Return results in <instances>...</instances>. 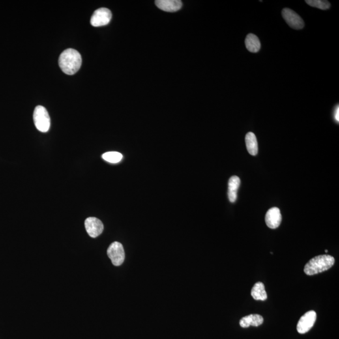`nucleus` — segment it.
<instances>
[{"label":"nucleus","mask_w":339,"mask_h":339,"mask_svg":"<svg viewBox=\"0 0 339 339\" xmlns=\"http://www.w3.org/2000/svg\"><path fill=\"white\" fill-rule=\"evenodd\" d=\"M241 180L237 176H233L228 182V197L231 203H235L237 197V190L239 189Z\"/></svg>","instance_id":"obj_11"},{"label":"nucleus","mask_w":339,"mask_h":339,"mask_svg":"<svg viewBox=\"0 0 339 339\" xmlns=\"http://www.w3.org/2000/svg\"><path fill=\"white\" fill-rule=\"evenodd\" d=\"M245 141L247 150L251 155L256 156L258 152V146L256 136L252 132L246 134Z\"/></svg>","instance_id":"obj_13"},{"label":"nucleus","mask_w":339,"mask_h":339,"mask_svg":"<svg viewBox=\"0 0 339 339\" xmlns=\"http://www.w3.org/2000/svg\"><path fill=\"white\" fill-rule=\"evenodd\" d=\"M252 296L255 300L265 301L267 299V293L265 290V285L263 283L257 282L252 289Z\"/></svg>","instance_id":"obj_15"},{"label":"nucleus","mask_w":339,"mask_h":339,"mask_svg":"<svg viewBox=\"0 0 339 339\" xmlns=\"http://www.w3.org/2000/svg\"><path fill=\"white\" fill-rule=\"evenodd\" d=\"M102 158L104 160L107 161L111 164H117L122 160L123 155L122 154L117 152H107L102 154Z\"/></svg>","instance_id":"obj_16"},{"label":"nucleus","mask_w":339,"mask_h":339,"mask_svg":"<svg viewBox=\"0 0 339 339\" xmlns=\"http://www.w3.org/2000/svg\"><path fill=\"white\" fill-rule=\"evenodd\" d=\"M112 18L111 11L106 8H101L94 12L91 19V24L93 27H102L108 25Z\"/></svg>","instance_id":"obj_5"},{"label":"nucleus","mask_w":339,"mask_h":339,"mask_svg":"<svg viewBox=\"0 0 339 339\" xmlns=\"http://www.w3.org/2000/svg\"><path fill=\"white\" fill-rule=\"evenodd\" d=\"M339 106L337 107V108L336 109V111H335V119H336V120L337 121L339 122Z\"/></svg>","instance_id":"obj_18"},{"label":"nucleus","mask_w":339,"mask_h":339,"mask_svg":"<svg viewBox=\"0 0 339 339\" xmlns=\"http://www.w3.org/2000/svg\"><path fill=\"white\" fill-rule=\"evenodd\" d=\"M263 317L260 315L252 314L243 317L239 322L240 325L242 328H248L250 326L258 327L263 323Z\"/></svg>","instance_id":"obj_12"},{"label":"nucleus","mask_w":339,"mask_h":339,"mask_svg":"<svg viewBox=\"0 0 339 339\" xmlns=\"http://www.w3.org/2000/svg\"><path fill=\"white\" fill-rule=\"evenodd\" d=\"M335 259L330 255H319L310 259L304 268L305 273L309 276L314 275L330 269L334 265Z\"/></svg>","instance_id":"obj_2"},{"label":"nucleus","mask_w":339,"mask_h":339,"mask_svg":"<svg viewBox=\"0 0 339 339\" xmlns=\"http://www.w3.org/2000/svg\"><path fill=\"white\" fill-rule=\"evenodd\" d=\"M317 319V314L315 311L310 310L305 313L298 321L297 331L298 333L304 334L308 332L314 326Z\"/></svg>","instance_id":"obj_6"},{"label":"nucleus","mask_w":339,"mask_h":339,"mask_svg":"<svg viewBox=\"0 0 339 339\" xmlns=\"http://www.w3.org/2000/svg\"><path fill=\"white\" fill-rule=\"evenodd\" d=\"M282 16L287 24L295 30H300L304 27V21L297 13L289 8H284L282 12Z\"/></svg>","instance_id":"obj_7"},{"label":"nucleus","mask_w":339,"mask_h":339,"mask_svg":"<svg viewBox=\"0 0 339 339\" xmlns=\"http://www.w3.org/2000/svg\"><path fill=\"white\" fill-rule=\"evenodd\" d=\"M59 64L61 70L65 74H75L81 67L82 57L76 50L68 49L60 55Z\"/></svg>","instance_id":"obj_1"},{"label":"nucleus","mask_w":339,"mask_h":339,"mask_svg":"<svg viewBox=\"0 0 339 339\" xmlns=\"http://www.w3.org/2000/svg\"><path fill=\"white\" fill-rule=\"evenodd\" d=\"M34 121L36 129L46 133L51 126V119L47 109L42 106H36L34 113Z\"/></svg>","instance_id":"obj_3"},{"label":"nucleus","mask_w":339,"mask_h":339,"mask_svg":"<svg viewBox=\"0 0 339 339\" xmlns=\"http://www.w3.org/2000/svg\"><path fill=\"white\" fill-rule=\"evenodd\" d=\"M306 3L312 7L317 8L319 9L325 10L329 9L330 3L328 1L323 0H306Z\"/></svg>","instance_id":"obj_17"},{"label":"nucleus","mask_w":339,"mask_h":339,"mask_svg":"<svg viewBox=\"0 0 339 339\" xmlns=\"http://www.w3.org/2000/svg\"><path fill=\"white\" fill-rule=\"evenodd\" d=\"M245 45L247 49L252 53H256L261 49V43L258 37L253 34H249L246 36Z\"/></svg>","instance_id":"obj_14"},{"label":"nucleus","mask_w":339,"mask_h":339,"mask_svg":"<svg viewBox=\"0 0 339 339\" xmlns=\"http://www.w3.org/2000/svg\"><path fill=\"white\" fill-rule=\"evenodd\" d=\"M85 227L88 235L91 237H97L104 230L102 222L98 218H89L85 220Z\"/></svg>","instance_id":"obj_8"},{"label":"nucleus","mask_w":339,"mask_h":339,"mask_svg":"<svg viewBox=\"0 0 339 339\" xmlns=\"http://www.w3.org/2000/svg\"><path fill=\"white\" fill-rule=\"evenodd\" d=\"M282 216L280 210L277 207H272L268 210L265 216V222L267 226L274 229L280 226Z\"/></svg>","instance_id":"obj_9"},{"label":"nucleus","mask_w":339,"mask_h":339,"mask_svg":"<svg viewBox=\"0 0 339 339\" xmlns=\"http://www.w3.org/2000/svg\"><path fill=\"white\" fill-rule=\"evenodd\" d=\"M108 256L110 258L113 265L119 267L123 263L125 259V253L123 245L119 242H114L109 246Z\"/></svg>","instance_id":"obj_4"},{"label":"nucleus","mask_w":339,"mask_h":339,"mask_svg":"<svg viewBox=\"0 0 339 339\" xmlns=\"http://www.w3.org/2000/svg\"><path fill=\"white\" fill-rule=\"evenodd\" d=\"M325 253H327V252H328V251H327V250H326L325 251Z\"/></svg>","instance_id":"obj_19"},{"label":"nucleus","mask_w":339,"mask_h":339,"mask_svg":"<svg viewBox=\"0 0 339 339\" xmlns=\"http://www.w3.org/2000/svg\"><path fill=\"white\" fill-rule=\"evenodd\" d=\"M156 5L159 9L167 12H175L181 9L182 3L179 0H157Z\"/></svg>","instance_id":"obj_10"}]
</instances>
